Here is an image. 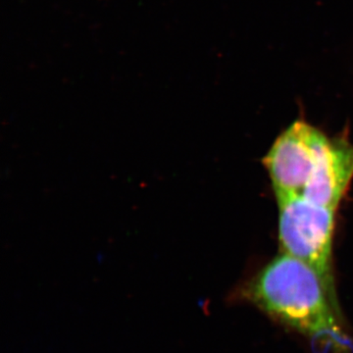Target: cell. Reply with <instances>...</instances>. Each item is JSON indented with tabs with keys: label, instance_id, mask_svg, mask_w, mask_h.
Returning <instances> with one entry per match:
<instances>
[{
	"label": "cell",
	"instance_id": "1",
	"mask_svg": "<svg viewBox=\"0 0 353 353\" xmlns=\"http://www.w3.org/2000/svg\"><path fill=\"white\" fill-rule=\"evenodd\" d=\"M240 296L276 321L338 353H352L336 290L310 265L281 252L240 290Z\"/></svg>",
	"mask_w": 353,
	"mask_h": 353
},
{
	"label": "cell",
	"instance_id": "2",
	"mask_svg": "<svg viewBox=\"0 0 353 353\" xmlns=\"http://www.w3.org/2000/svg\"><path fill=\"white\" fill-rule=\"evenodd\" d=\"M276 199L282 252L310 265L329 287L336 290L333 272L336 209L319 205L301 196Z\"/></svg>",
	"mask_w": 353,
	"mask_h": 353
},
{
	"label": "cell",
	"instance_id": "3",
	"mask_svg": "<svg viewBox=\"0 0 353 353\" xmlns=\"http://www.w3.org/2000/svg\"><path fill=\"white\" fill-rule=\"evenodd\" d=\"M330 137L303 120L294 121L263 158L276 196H301Z\"/></svg>",
	"mask_w": 353,
	"mask_h": 353
},
{
	"label": "cell",
	"instance_id": "4",
	"mask_svg": "<svg viewBox=\"0 0 353 353\" xmlns=\"http://www.w3.org/2000/svg\"><path fill=\"white\" fill-rule=\"evenodd\" d=\"M352 180V143L345 136L329 138L301 196L338 210Z\"/></svg>",
	"mask_w": 353,
	"mask_h": 353
}]
</instances>
